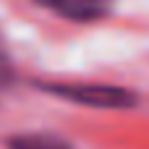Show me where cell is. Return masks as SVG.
Listing matches in <instances>:
<instances>
[{"label": "cell", "mask_w": 149, "mask_h": 149, "mask_svg": "<svg viewBox=\"0 0 149 149\" xmlns=\"http://www.w3.org/2000/svg\"><path fill=\"white\" fill-rule=\"evenodd\" d=\"M8 149H73L71 141L55 136V134H18V136H10L8 141Z\"/></svg>", "instance_id": "3"}, {"label": "cell", "mask_w": 149, "mask_h": 149, "mask_svg": "<svg viewBox=\"0 0 149 149\" xmlns=\"http://www.w3.org/2000/svg\"><path fill=\"white\" fill-rule=\"evenodd\" d=\"M39 89L52 97L68 100L73 105L92 107V110H128V107H136V102H139V97L131 89L118 86V84H58V81H50V84H39Z\"/></svg>", "instance_id": "1"}, {"label": "cell", "mask_w": 149, "mask_h": 149, "mask_svg": "<svg viewBox=\"0 0 149 149\" xmlns=\"http://www.w3.org/2000/svg\"><path fill=\"white\" fill-rule=\"evenodd\" d=\"M39 8L73 24H94L113 13L115 0H34Z\"/></svg>", "instance_id": "2"}, {"label": "cell", "mask_w": 149, "mask_h": 149, "mask_svg": "<svg viewBox=\"0 0 149 149\" xmlns=\"http://www.w3.org/2000/svg\"><path fill=\"white\" fill-rule=\"evenodd\" d=\"M16 79V68H13V58H10V50L5 45V37L0 31V89L10 86Z\"/></svg>", "instance_id": "4"}]
</instances>
